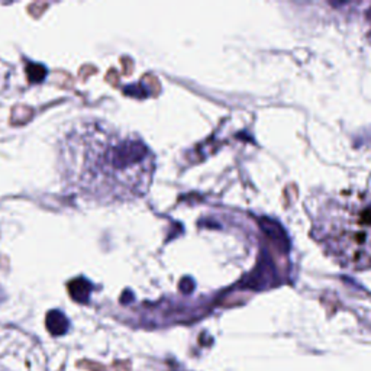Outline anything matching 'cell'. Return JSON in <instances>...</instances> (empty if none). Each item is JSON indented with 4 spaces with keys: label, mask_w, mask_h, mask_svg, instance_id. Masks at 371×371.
I'll list each match as a JSON object with an SVG mask.
<instances>
[{
    "label": "cell",
    "mask_w": 371,
    "mask_h": 371,
    "mask_svg": "<svg viewBox=\"0 0 371 371\" xmlns=\"http://www.w3.org/2000/svg\"><path fill=\"white\" fill-rule=\"evenodd\" d=\"M46 327H48L51 334L63 335L69 329V320L61 312L51 311L48 316H46Z\"/></svg>",
    "instance_id": "3"
},
{
    "label": "cell",
    "mask_w": 371,
    "mask_h": 371,
    "mask_svg": "<svg viewBox=\"0 0 371 371\" xmlns=\"http://www.w3.org/2000/svg\"><path fill=\"white\" fill-rule=\"evenodd\" d=\"M312 237L341 267L371 269V196L341 193L325 199L314 216Z\"/></svg>",
    "instance_id": "2"
},
{
    "label": "cell",
    "mask_w": 371,
    "mask_h": 371,
    "mask_svg": "<svg viewBox=\"0 0 371 371\" xmlns=\"http://www.w3.org/2000/svg\"><path fill=\"white\" fill-rule=\"evenodd\" d=\"M57 163L67 188L98 205L144 196L156 160L141 138L99 119L71 123L58 139Z\"/></svg>",
    "instance_id": "1"
}]
</instances>
